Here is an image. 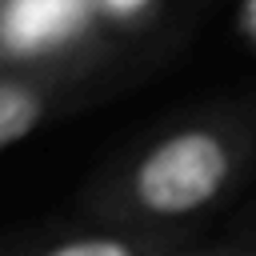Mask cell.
I'll use <instances>...</instances> for the list:
<instances>
[{
	"label": "cell",
	"instance_id": "cell-2",
	"mask_svg": "<svg viewBox=\"0 0 256 256\" xmlns=\"http://www.w3.org/2000/svg\"><path fill=\"white\" fill-rule=\"evenodd\" d=\"M96 0H0V68L60 64L100 48Z\"/></svg>",
	"mask_w": 256,
	"mask_h": 256
},
{
	"label": "cell",
	"instance_id": "cell-6",
	"mask_svg": "<svg viewBox=\"0 0 256 256\" xmlns=\"http://www.w3.org/2000/svg\"><path fill=\"white\" fill-rule=\"evenodd\" d=\"M236 24H240V32L256 44V0H240V8H236Z\"/></svg>",
	"mask_w": 256,
	"mask_h": 256
},
{
	"label": "cell",
	"instance_id": "cell-7",
	"mask_svg": "<svg viewBox=\"0 0 256 256\" xmlns=\"http://www.w3.org/2000/svg\"><path fill=\"white\" fill-rule=\"evenodd\" d=\"M168 256H248V252H232V248H184V244H176Z\"/></svg>",
	"mask_w": 256,
	"mask_h": 256
},
{
	"label": "cell",
	"instance_id": "cell-3",
	"mask_svg": "<svg viewBox=\"0 0 256 256\" xmlns=\"http://www.w3.org/2000/svg\"><path fill=\"white\" fill-rule=\"evenodd\" d=\"M100 68V48L32 68H0V152L40 132Z\"/></svg>",
	"mask_w": 256,
	"mask_h": 256
},
{
	"label": "cell",
	"instance_id": "cell-4",
	"mask_svg": "<svg viewBox=\"0 0 256 256\" xmlns=\"http://www.w3.org/2000/svg\"><path fill=\"white\" fill-rule=\"evenodd\" d=\"M176 244H180L176 236H152V232L92 220L84 228L0 240V256H168Z\"/></svg>",
	"mask_w": 256,
	"mask_h": 256
},
{
	"label": "cell",
	"instance_id": "cell-1",
	"mask_svg": "<svg viewBox=\"0 0 256 256\" xmlns=\"http://www.w3.org/2000/svg\"><path fill=\"white\" fill-rule=\"evenodd\" d=\"M256 132L236 112L184 116L120 160L88 188V216L152 236H176L184 224L216 212L252 172Z\"/></svg>",
	"mask_w": 256,
	"mask_h": 256
},
{
	"label": "cell",
	"instance_id": "cell-5",
	"mask_svg": "<svg viewBox=\"0 0 256 256\" xmlns=\"http://www.w3.org/2000/svg\"><path fill=\"white\" fill-rule=\"evenodd\" d=\"M96 12H100V24L132 28L156 12V0H96Z\"/></svg>",
	"mask_w": 256,
	"mask_h": 256
}]
</instances>
